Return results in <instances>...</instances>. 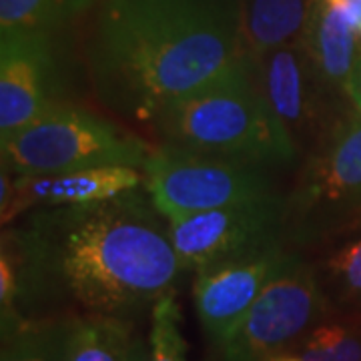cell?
I'll return each instance as SVG.
<instances>
[{
	"instance_id": "obj_3",
	"label": "cell",
	"mask_w": 361,
	"mask_h": 361,
	"mask_svg": "<svg viewBox=\"0 0 361 361\" xmlns=\"http://www.w3.org/2000/svg\"><path fill=\"white\" fill-rule=\"evenodd\" d=\"M165 147L259 167H283L299 155L259 90L251 54L227 77L183 97L151 123Z\"/></svg>"
},
{
	"instance_id": "obj_17",
	"label": "cell",
	"mask_w": 361,
	"mask_h": 361,
	"mask_svg": "<svg viewBox=\"0 0 361 361\" xmlns=\"http://www.w3.org/2000/svg\"><path fill=\"white\" fill-rule=\"evenodd\" d=\"M0 361H65L63 319L25 317L2 331Z\"/></svg>"
},
{
	"instance_id": "obj_4",
	"label": "cell",
	"mask_w": 361,
	"mask_h": 361,
	"mask_svg": "<svg viewBox=\"0 0 361 361\" xmlns=\"http://www.w3.org/2000/svg\"><path fill=\"white\" fill-rule=\"evenodd\" d=\"M361 223V113L349 109L285 197V243H325Z\"/></svg>"
},
{
	"instance_id": "obj_8",
	"label": "cell",
	"mask_w": 361,
	"mask_h": 361,
	"mask_svg": "<svg viewBox=\"0 0 361 361\" xmlns=\"http://www.w3.org/2000/svg\"><path fill=\"white\" fill-rule=\"evenodd\" d=\"M259 90L297 155L311 151L331 133L349 109L317 75L301 40L251 54Z\"/></svg>"
},
{
	"instance_id": "obj_11",
	"label": "cell",
	"mask_w": 361,
	"mask_h": 361,
	"mask_svg": "<svg viewBox=\"0 0 361 361\" xmlns=\"http://www.w3.org/2000/svg\"><path fill=\"white\" fill-rule=\"evenodd\" d=\"M142 187V175L135 167H97L54 173L14 175L0 173V215L2 225L44 207L89 205L109 201Z\"/></svg>"
},
{
	"instance_id": "obj_24",
	"label": "cell",
	"mask_w": 361,
	"mask_h": 361,
	"mask_svg": "<svg viewBox=\"0 0 361 361\" xmlns=\"http://www.w3.org/2000/svg\"><path fill=\"white\" fill-rule=\"evenodd\" d=\"M355 109L361 113V73H360V99H357V106H355Z\"/></svg>"
},
{
	"instance_id": "obj_6",
	"label": "cell",
	"mask_w": 361,
	"mask_h": 361,
	"mask_svg": "<svg viewBox=\"0 0 361 361\" xmlns=\"http://www.w3.org/2000/svg\"><path fill=\"white\" fill-rule=\"evenodd\" d=\"M327 315V293L307 261L287 251L269 283L217 349L223 361H267L291 351Z\"/></svg>"
},
{
	"instance_id": "obj_21",
	"label": "cell",
	"mask_w": 361,
	"mask_h": 361,
	"mask_svg": "<svg viewBox=\"0 0 361 361\" xmlns=\"http://www.w3.org/2000/svg\"><path fill=\"white\" fill-rule=\"evenodd\" d=\"M327 2L348 18V23L353 26V30L361 39V0H327Z\"/></svg>"
},
{
	"instance_id": "obj_12",
	"label": "cell",
	"mask_w": 361,
	"mask_h": 361,
	"mask_svg": "<svg viewBox=\"0 0 361 361\" xmlns=\"http://www.w3.org/2000/svg\"><path fill=\"white\" fill-rule=\"evenodd\" d=\"M285 245L225 261L195 273L193 301L209 339L219 345L241 322L271 275L281 265Z\"/></svg>"
},
{
	"instance_id": "obj_9",
	"label": "cell",
	"mask_w": 361,
	"mask_h": 361,
	"mask_svg": "<svg viewBox=\"0 0 361 361\" xmlns=\"http://www.w3.org/2000/svg\"><path fill=\"white\" fill-rule=\"evenodd\" d=\"M180 269L197 271L285 245V197L171 217Z\"/></svg>"
},
{
	"instance_id": "obj_7",
	"label": "cell",
	"mask_w": 361,
	"mask_h": 361,
	"mask_svg": "<svg viewBox=\"0 0 361 361\" xmlns=\"http://www.w3.org/2000/svg\"><path fill=\"white\" fill-rule=\"evenodd\" d=\"M142 187L165 219L281 195L265 167L195 155L165 145L147 157Z\"/></svg>"
},
{
	"instance_id": "obj_22",
	"label": "cell",
	"mask_w": 361,
	"mask_h": 361,
	"mask_svg": "<svg viewBox=\"0 0 361 361\" xmlns=\"http://www.w3.org/2000/svg\"><path fill=\"white\" fill-rule=\"evenodd\" d=\"M127 361H149V349H147V345H145L142 337L135 336Z\"/></svg>"
},
{
	"instance_id": "obj_2",
	"label": "cell",
	"mask_w": 361,
	"mask_h": 361,
	"mask_svg": "<svg viewBox=\"0 0 361 361\" xmlns=\"http://www.w3.org/2000/svg\"><path fill=\"white\" fill-rule=\"evenodd\" d=\"M247 56L241 0H103L87 42L97 99L139 123H153Z\"/></svg>"
},
{
	"instance_id": "obj_18",
	"label": "cell",
	"mask_w": 361,
	"mask_h": 361,
	"mask_svg": "<svg viewBox=\"0 0 361 361\" xmlns=\"http://www.w3.org/2000/svg\"><path fill=\"white\" fill-rule=\"evenodd\" d=\"M303 361H361V315L323 319L295 345Z\"/></svg>"
},
{
	"instance_id": "obj_23",
	"label": "cell",
	"mask_w": 361,
	"mask_h": 361,
	"mask_svg": "<svg viewBox=\"0 0 361 361\" xmlns=\"http://www.w3.org/2000/svg\"><path fill=\"white\" fill-rule=\"evenodd\" d=\"M267 361H303L301 360V355L297 353V351H283V353H277V355H273Z\"/></svg>"
},
{
	"instance_id": "obj_15",
	"label": "cell",
	"mask_w": 361,
	"mask_h": 361,
	"mask_svg": "<svg viewBox=\"0 0 361 361\" xmlns=\"http://www.w3.org/2000/svg\"><path fill=\"white\" fill-rule=\"evenodd\" d=\"M133 323L113 315H77L63 319L65 361H127Z\"/></svg>"
},
{
	"instance_id": "obj_20",
	"label": "cell",
	"mask_w": 361,
	"mask_h": 361,
	"mask_svg": "<svg viewBox=\"0 0 361 361\" xmlns=\"http://www.w3.org/2000/svg\"><path fill=\"white\" fill-rule=\"evenodd\" d=\"M323 287L345 305L361 307V237L349 241L323 263Z\"/></svg>"
},
{
	"instance_id": "obj_5",
	"label": "cell",
	"mask_w": 361,
	"mask_h": 361,
	"mask_svg": "<svg viewBox=\"0 0 361 361\" xmlns=\"http://www.w3.org/2000/svg\"><path fill=\"white\" fill-rule=\"evenodd\" d=\"M153 149L123 127L65 104L0 141L2 169L54 175L97 167H142Z\"/></svg>"
},
{
	"instance_id": "obj_14",
	"label": "cell",
	"mask_w": 361,
	"mask_h": 361,
	"mask_svg": "<svg viewBox=\"0 0 361 361\" xmlns=\"http://www.w3.org/2000/svg\"><path fill=\"white\" fill-rule=\"evenodd\" d=\"M311 4L313 0H241L249 54H263L301 40Z\"/></svg>"
},
{
	"instance_id": "obj_16",
	"label": "cell",
	"mask_w": 361,
	"mask_h": 361,
	"mask_svg": "<svg viewBox=\"0 0 361 361\" xmlns=\"http://www.w3.org/2000/svg\"><path fill=\"white\" fill-rule=\"evenodd\" d=\"M94 0H0V30H47L56 32Z\"/></svg>"
},
{
	"instance_id": "obj_10",
	"label": "cell",
	"mask_w": 361,
	"mask_h": 361,
	"mask_svg": "<svg viewBox=\"0 0 361 361\" xmlns=\"http://www.w3.org/2000/svg\"><path fill=\"white\" fill-rule=\"evenodd\" d=\"M66 71L54 32L4 30L0 40V141L65 106Z\"/></svg>"
},
{
	"instance_id": "obj_19",
	"label": "cell",
	"mask_w": 361,
	"mask_h": 361,
	"mask_svg": "<svg viewBox=\"0 0 361 361\" xmlns=\"http://www.w3.org/2000/svg\"><path fill=\"white\" fill-rule=\"evenodd\" d=\"M180 307L175 291L163 295L153 305V323L149 336V361H185L187 341L180 334Z\"/></svg>"
},
{
	"instance_id": "obj_1",
	"label": "cell",
	"mask_w": 361,
	"mask_h": 361,
	"mask_svg": "<svg viewBox=\"0 0 361 361\" xmlns=\"http://www.w3.org/2000/svg\"><path fill=\"white\" fill-rule=\"evenodd\" d=\"M13 235L23 305L65 303L129 319L171 293L183 273L169 223L145 187L89 205L35 209Z\"/></svg>"
},
{
	"instance_id": "obj_13",
	"label": "cell",
	"mask_w": 361,
	"mask_h": 361,
	"mask_svg": "<svg viewBox=\"0 0 361 361\" xmlns=\"http://www.w3.org/2000/svg\"><path fill=\"white\" fill-rule=\"evenodd\" d=\"M301 44L323 82L355 109L360 99L361 39L348 18L327 0H313Z\"/></svg>"
}]
</instances>
